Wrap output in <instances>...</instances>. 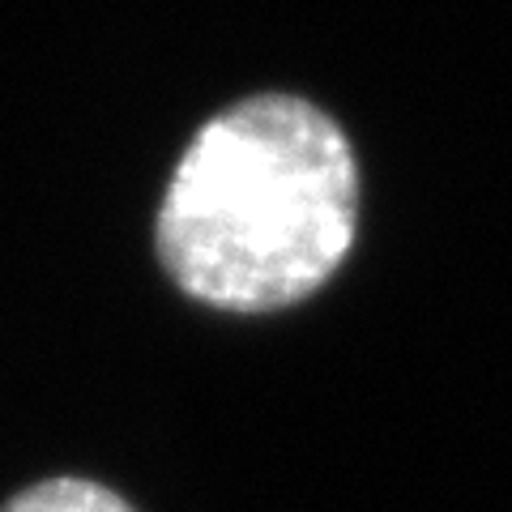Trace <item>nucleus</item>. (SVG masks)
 Masks as SVG:
<instances>
[{"label": "nucleus", "instance_id": "obj_1", "mask_svg": "<svg viewBox=\"0 0 512 512\" xmlns=\"http://www.w3.org/2000/svg\"><path fill=\"white\" fill-rule=\"evenodd\" d=\"M355 231L359 167L342 128L291 94H256L188 141L158 210V256L184 295L269 312L320 291Z\"/></svg>", "mask_w": 512, "mask_h": 512}, {"label": "nucleus", "instance_id": "obj_2", "mask_svg": "<svg viewBox=\"0 0 512 512\" xmlns=\"http://www.w3.org/2000/svg\"><path fill=\"white\" fill-rule=\"evenodd\" d=\"M0 512H133V508L116 491L86 483V478H52V483L13 495Z\"/></svg>", "mask_w": 512, "mask_h": 512}]
</instances>
